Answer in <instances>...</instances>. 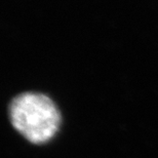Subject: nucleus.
Here are the masks:
<instances>
[{
    "instance_id": "f257e3e1",
    "label": "nucleus",
    "mask_w": 158,
    "mask_h": 158,
    "mask_svg": "<svg viewBox=\"0 0 158 158\" xmlns=\"http://www.w3.org/2000/svg\"><path fill=\"white\" fill-rule=\"evenodd\" d=\"M8 114L14 128L33 144H43L52 139L61 121L52 101L37 93H24L14 98Z\"/></svg>"
}]
</instances>
